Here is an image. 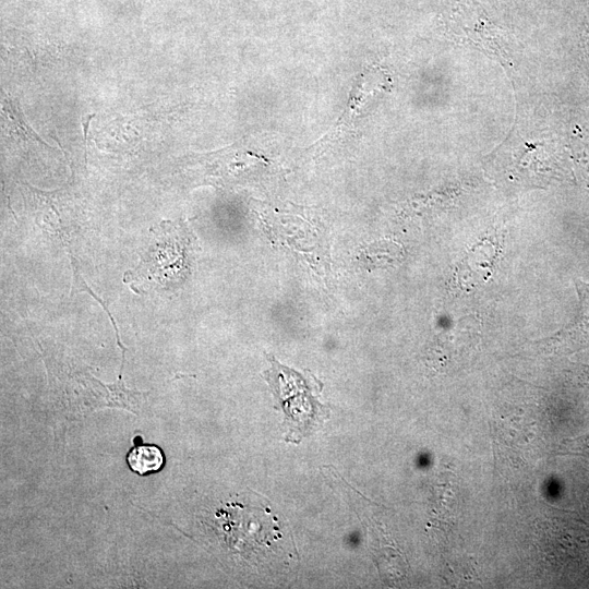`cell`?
Returning <instances> with one entry per match:
<instances>
[{"instance_id": "obj_2", "label": "cell", "mask_w": 589, "mask_h": 589, "mask_svg": "<svg viewBox=\"0 0 589 589\" xmlns=\"http://www.w3.org/2000/svg\"><path fill=\"white\" fill-rule=\"evenodd\" d=\"M266 373V381L285 413L288 428L285 440L298 444L329 417V411L313 397L310 386L297 372L273 360Z\"/></svg>"}, {"instance_id": "obj_4", "label": "cell", "mask_w": 589, "mask_h": 589, "mask_svg": "<svg viewBox=\"0 0 589 589\" xmlns=\"http://www.w3.org/2000/svg\"><path fill=\"white\" fill-rule=\"evenodd\" d=\"M129 468L140 474L157 472L165 462L163 450L154 444H142L133 446L127 455Z\"/></svg>"}, {"instance_id": "obj_1", "label": "cell", "mask_w": 589, "mask_h": 589, "mask_svg": "<svg viewBox=\"0 0 589 589\" xmlns=\"http://www.w3.org/2000/svg\"><path fill=\"white\" fill-rule=\"evenodd\" d=\"M190 251L189 231L182 226L164 221L151 229L149 241L139 265L124 273L123 281H154L167 287L180 284L189 272Z\"/></svg>"}, {"instance_id": "obj_6", "label": "cell", "mask_w": 589, "mask_h": 589, "mask_svg": "<svg viewBox=\"0 0 589 589\" xmlns=\"http://www.w3.org/2000/svg\"><path fill=\"white\" fill-rule=\"evenodd\" d=\"M584 373H585L586 378H587L588 384H589V368H585V369H584Z\"/></svg>"}, {"instance_id": "obj_5", "label": "cell", "mask_w": 589, "mask_h": 589, "mask_svg": "<svg viewBox=\"0 0 589 589\" xmlns=\"http://www.w3.org/2000/svg\"><path fill=\"white\" fill-rule=\"evenodd\" d=\"M369 83L370 82L368 80V76H364L360 84L356 86L350 103L348 105V109L341 117L340 121L337 124L338 127H336L335 131L332 133V136L337 135L340 130L345 129V127L352 121L359 108L364 104L365 99L371 94V87H369Z\"/></svg>"}, {"instance_id": "obj_3", "label": "cell", "mask_w": 589, "mask_h": 589, "mask_svg": "<svg viewBox=\"0 0 589 589\" xmlns=\"http://www.w3.org/2000/svg\"><path fill=\"white\" fill-rule=\"evenodd\" d=\"M580 302L575 320L545 342L546 349L572 348L589 344V284L577 283Z\"/></svg>"}]
</instances>
